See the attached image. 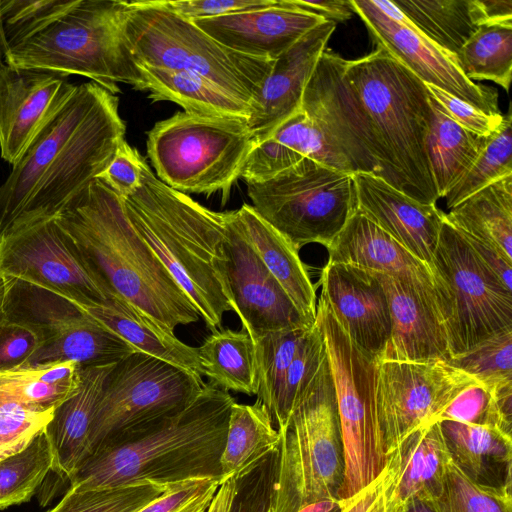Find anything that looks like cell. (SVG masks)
I'll use <instances>...</instances> for the list:
<instances>
[{
  "mask_svg": "<svg viewBox=\"0 0 512 512\" xmlns=\"http://www.w3.org/2000/svg\"><path fill=\"white\" fill-rule=\"evenodd\" d=\"M203 385L202 377L140 351L120 360L108 374L98 400L88 456L152 430L184 410Z\"/></svg>",
  "mask_w": 512,
  "mask_h": 512,
  "instance_id": "obj_11",
  "label": "cell"
},
{
  "mask_svg": "<svg viewBox=\"0 0 512 512\" xmlns=\"http://www.w3.org/2000/svg\"><path fill=\"white\" fill-rule=\"evenodd\" d=\"M450 461L439 422L406 437L387 457L386 512H402L414 498L429 501L437 498Z\"/></svg>",
  "mask_w": 512,
  "mask_h": 512,
  "instance_id": "obj_26",
  "label": "cell"
},
{
  "mask_svg": "<svg viewBox=\"0 0 512 512\" xmlns=\"http://www.w3.org/2000/svg\"><path fill=\"white\" fill-rule=\"evenodd\" d=\"M234 490L235 477H230L223 481L219 485L206 512H229L234 496Z\"/></svg>",
  "mask_w": 512,
  "mask_h": 512,
  "instance_id": "obj_60",
  "label": "cell"
},
{
  "mask_svg": "<svg viewBox=\"0 0 512 512\" xmlns=\"http://www.w3.org/2000/svg\"><path fill=\"white\" fill-rule=\"evenodd\" d=\"M315 320L323 335L337 401L344 453L337 498L344 500L370 484L387 465L376 418L378 359L352 341L322 294Z\"/></svg>",
  "mask_w": 512,
  "mask_h": 512,
  "instance_id": "obj_10",
  "label": "cell"
},
{
  "mask_svg": "<svg viewBox=\"0 0 512 512\" xmlns=\"http://www.w3.org/2000/svg\"><path fill=\"white\" fill-rule=\"evenodd\" d=\"M0 277L72 302L109 299L55 216L15 224L0 236Z\"/></svg>",
  "mask_w": 512,
  "mask_h": 512,
  "instance_id": "obj_16",
  "label": "cell"
},
{
  "mask_svg": "<svg viewBox=\"0 0 512 512\" xmlns=\"http://www.w3.org/2000/svg\"><path fill=\"white\" fill-rule=\"evenodd\" d=\"M512 385L490 392L475 385L461 392L436 422L453 420L500 430L511 436Z\"/></svg>",
  "mask_w": 512,
  "mask_h": 512,
  "instance_id": "obj_43",
  "label": "cell"
},
{
  "mask_svg": "<svg viewBox=\"0 0 512 512\" xmlns=\"http://www.w3.org/2000/svg\"><path fill=\"white\" fill-rule=\"evenodd\" d=\"M292 5L321 16L326 21L344 22L355 14L350 0H288Z\"/></svg>",
  "mask_w": 512,
  "mask_h": 512,
  "instance_id": "obj_58",
  "label": "cell"
},
{
  "mask_svg": "<svg viewBox=\"0 0 512 512\" xmlns=\"http://www.w3.org/2000/svg\"><path fill=\"white\" fill-rule=\"evenodd\" d=\"M245 237L271 275L288 295L301 317L312 326L316 319V290L299 250L244 203L235 210Z\"/></svg>",
  "mask_w": 512,
  "mask_h": 512,
  "instance_id": "obj_29",
  "label": "cell"
},
{
  "mask_svg": "<svg viewBox=\"0 0 512 512\" xmlns=\"http://www.w3.org/2000/svg\"><path fill=\"white\" fill-rule=\"evenodd\" d=\"M80 366L72 361L0 371V406L55 409L77 389Z\"/></svg>",
  "mask_w": 512,
  "mask_h": 512,
  "instance_id": "obj_38",
  "label": "cell"
},
{
  "mask_svg": "<svg viewBox=\"0 0 512 512\" xmlns=\"http://www.w3.org/2000/svg\"><path fill=\"white\" fill-rule=\"evenodd\" d=\"M277 450L235 476V490L229 512H269Z\"/></svg>",
  "mask_w": 512,
  "mask_h": 512,
  "instance_id": "obj_50",
  "label": "cell"
},
{
  "mask_svg": "<svg viewBox=\"0 0 512 512\" xmlns=\"http://www.w3.org/2000/svg\"><path fill=\"white\" fill-rule=\"evenodd\" d=\"M301 109L354 173L372 174L423 204L439 199L426 141L433 110L426 84L377 47L357 60L324 50Z\"/></svg>",
  "mask_w": 512,
  "mask_h": 512,
  "instance_id": "obj_1",
  "label": "cell"
},
{
  "mask_svg": "<svg viewBox=\"0 0 512 512\" xmlns=\"http://www.w3.org/2000/svg\"><path fill=\"white\" fill-rule=\"evenodd\" d=\"M201 374L225 391L256 395L258 377L255 346L244 331H212L197 347Z\"/></svg>",
  "mask_w": 512,
  "mask_h": 512,
  "instance_id": "obj_35",
  "label": "cell"
},
{
  "mask_svg": "<svg viewBox=\"0 0 512 512\" xmlns=\"http://www.w3.org/2000/svg\"><path fill=\"white\" fill-rule=\"evenodd\" d=\"M125 132L116 95L92 81L76 85L0 185V236L56 216L104 172Z\"/></svg>",
  "mask_w": 512,
  "mask_h": 512,
  "instance_id": "obj_2",
  "label": "cell"
},
{
  "mask_svg": "<svg viewBox=\"0 0 512 512\" xmlns=\"http://www.w3.org/2000/svg\"><path fill=\"white\" fill-rule=\"evenodd\" d=\"M247 192L257 213L298 250L310 243L327 248L357 210L353 174L310 158L248 183Z\"/></svg>",
  "mask_w": 512,
  "mask_h": 512,
  "instance_id": "obj_12",
  "label": "cell"
},
{
  "mask_svg": "<svg viewBox=\"0 0 512 512\" xmlns=\"http://www.w3.org/2000/svg\"><path fill=\"white\" fill-rule=\"evenodd\" d=\"M385 477L386 467L376 479L355 495L338 500L339 512H386Z\"/></svg>",
  "mask_w": 512,
  "mask_h": 512,
  "instance_id": "obj_56",
  "label": "cell"
},
{
  "mask_svg": "<svg viewBox=\"0 0 512 512\" xmlns=\"http://www.w3.org/2000/svg\"><path fill=\"white\" fill-rule=\"evenodd\" d=\"M326 249L327 262L354 265L437 290L445 301L449 316L448 294L431 267L358 210Z\"/></svg>",
  "mask_w": 512,
  "mask_h": 512,
  "instance_id": "obj_25",
  "label": "cell"
},
{
  "mask_svg": "<svg viewBox=\"0 0 512 512\" xmlns=\"http://www.w3.org/2000/svg\"><path fill=\"white\" fill-rule=\"evenodd\" d=\"M107 297L133 307L174 334L200 314L159 258L138 235L123 199L94 179L55 216Z\"/></svg>",
  "mask_w": 512,
  "mask_h": 512,
  "instance_id": "obj_3",
  "label": "cell"
},
{
  "mask_svg": "<svg viewBox=\"0 0 512 512\" xmlns=\"http://www.w3.org/2000/svg\"><path fill=\"white\" fill-rule=\"evenodd\" d=\"M40 346L30 326L6 319L0 326V371L24 367Z\"/></svg>",
  "mask_w": 512,
  "mask_h": 512,
  "instance_id": "obj_52",
  "label": "cell"
},
{
  "mask_svg": "<svg viewBox=\"0 0 512 512\" xmlns=\"http://www.w3.org/2000/svg\"><path fill=\"white\" fill-rule=\"evenodd\" d=\"M55 409L0 406V462L24 450L51 421Z\"/></svg>",
  "mask_w": 512,
  "mask_h": 512,
  "instance_id": "obj_49",
  "label": "cell"
},
{
  "mask_svg": "<svg viewBox=\"0 0 512 512\" xmlns=\"http://www.w3.org/2000/svg\"><path fill=\"white\" fill-rule=\"evenodd\" d=\"M309 330L310 328H299L272 332L254 342L258 377L257 400L267 408L272 419L289 366Z\"/></svg>",
  "mask_w": 512,
  "mask_h": 512,
  "instance_id": "obj_40",
  "label": "cell"
},
{
  "mask_svg": "<svg viewBox=\"0 0 512 512\" xmlns=\"http://www.w3.org/2000/svg\"><path fill=\"white\" fill-rule=\"evenodd\" d=\"M324 18L288 0L192 22L222 45L239 53L275 60Z\"/></svg>",
  "mask_w": 512,
  "mask_h": 512,
  "instance_id": "obj_22",
  "label": "cell"
},
{
  "mask_svg": "<svg viewBox=\"0 0 512 512\" xmlns=\"http://www.w3.org/2000/svg\"><path fill=\"white\" fill-rule=\"evenodd\" d=\"M452 462L474 483L512 486V437L500 430L453 420L439 421Z\"/></svg>",
  "mask_w": 512,
  "mask_h": 512,
  "instance_id": "obj_31",
  "label": "cell"
},
{
  "mask_svg": "<svg viewBox=\"0 0 512 512\" xmlns=\"http://www.w3.org/2000/svg\"><path fill=\"white\" fill-rule=\"evenodd\" d=\"M335 28L324 21L274 60L247 121L254 144L301 110L305 87Z\"/></svg>",
  "mask_w": 512,
  "mask_h": 512,
  "instance_id": "obj_23",
  "label": "cell"
},
{
  "mask_svg": "<svg viewBox=\"0 0 512 512\" xmlns=\"http://www.w3.org/2000/svg\"><path fill=\"white\" fill-rule=\"evenodd\" d=\"M3 280L6 319L30 326L40 338L25 366L66 361L81 367L108 365L137 352L68 299L21 280Z\"/></svg>",
  "mask_w": 512,
  "mask_h": 512,
  "instance_id": "obj_13",
  "label": "cell"
},
{
  "mask_svg": "<svg viewBox=\"0 0 512 512\" xmlns=\"http://www.w3.org/2000/svg\"><path fill=\"white\" fill-rule=\"evenodd\" d=\"M68 76L0 67V155L13 165L56 108L72 93Z\"/></svg>",
  "mask_w": 512,
  "mask_h": 512,
  "instance_id": "obj_20",
  "label": "cell"
},
{
  "mask_svg": "<svg viewBox=\"0 0 512 512\" xmlns=\"http://www.w3.org/2000/svg\"><path fill=\"white\" fill-rule=\"evenodd\" d=\"M220 484L206 479L177 485L137 512H206Z\"/></svg>",
  "mask_w": 512,
  "mask_h": 512,
  "instance_id": "obj_51",
  "label": "cell"
},
{
  "mask_svg": "<svg viewBox=\"0 0 512 512\" xmlns=\"http://www.w3.org/2000/svg\"><path fill=\"white\" fill-rule=\"evenodd\" d=\"M445 219L512 262V175L470 195L445 213Z\"/></svg>",
  "mask_w": 512,
  "mask_h": 512,
  "instance_id": "obj_33",
  "label": "cell"
},
{
  "mask_svg": "<svg viewBox=\"0 0 512 512\" xmlns=\"http://www.w3.org/2000/svg\"><path fill=\"white\" fill-rule=\"evenodd\" d=\"M137 65V64H136ZM142 91L153 101H171L184 112L249 120L253 106L200 75L167 68L137 65Z\"/></svg>",
  "mask_w": 512,
  "mask_h": 512,
  "instance_id": "obj_32",
  "label": "cell"
},
{
  "mask_svg": "<svg viewBox=\"0 0 512 512\" xmlns=\"http://www.w3.org/2000/svg\"><path fill=\"white\" fill-rule=\"evenodd\" d=\"M357 210L431 267L444 212L367 173L353 174Z\"/></svg>",
  "mask_w": 512,
  "mask_h": 512,
  "instance_id": "obj_24",
  "label": "cell"
},
{
  "mask_svg": "<svg viewBox=\"0 0 512 512\" xmlns=\"http://www.w3.org/2000/svg\"><path fill=\"white\" fill-rule=\"evenodd\" d=\"M304 158L353 174L347 160L301 109L281 123L268 138L253 145L240 179L246 184L264 182Z\"/></svg>",
  "mask_w": 512,
  "mask_h": 512,
  "instance_id": "obj_27",
  "label": "cell"
},
{
  "mask_svg": "<svg viewBox=\"0 0 512 512\" xmlns=\"http://www.w3.org/2000/svg\"><path fill=\"white\" fill-rule=\"evenodd\" d=\"M72 303L137 351L202 377L197 347L185 344L125 302L110 298Z\"/></svg>",
  "mask_w": 512,
  "mask_h": 512,
  "instance_id": "obj_30",
  "label": "cell"
},
{
  "mask_svg": "<svg viewBox=\"0 0 512 512\" xmlns=\"http://www.w3.org/2000/svg\"><path fill=\"white\" fill-rule=\"evenodd\" d=\"M114 364L80 366L75 392L54 410L44 432L53 453L52 471L70 480L88 456V438L94 412Z\"/></svg>",
  "mask_w": 512,
  "mask_h": 512,
  "instance_id": "obj_28",
  "label": "cell"
},
{
  "mask_svg": "<svg viewBox=\"0 0 512 512\" xmlns=\"http://www.w3.org/2000/svg\"><path fill=\"white\" fill-rule=\"evenodd\" d=\"M431 269L449 297L446 328L452 357L512 328V291L483 265L445 214Z\"/></svg>",
  "mask_w": 512,
  "mask_h": 512,
  "instance_id": "obj_14",
  "label": "cell"
},
{
  "mask_svg": "<svg viewBox=\"0 0 512 512\" xmlns=\"http://www.w3.org/2000/svg\"><path fill=\"white\" fill-rule=\"evenodd\" d=\"M481 385L447 361H378L376 418L386 457L416 430L433 424L464 390Z\"/></svg>",
  "mask_w": 512,
  "mask_h": 512,
  "instance_id": "obj_15",
  "label": "cell"
},
{
  "mask_svg": "<svg viewBox=\"0 0 512 512\" xmlns=\"http://www.w3.org/2000/svg\"><path fill=\"white\" fill-rule=\"evenodd\" d=\"M372 272L385 293L391 325L378 361L449 362L448 310L441 294L400 277Z\"/></svg>",
  "mask_w": 512,
  "mask_h": 512,
  "instance_id": "obj_19",
  "label": "cell"
},
{
  "mask_svg": "<svg viewBox=\"0 0 512 512\" xmlns=\"http://www.w3.org/2000/svg\"><path fill=\"white\" fill-rule=\"evenodd\" d=\"M232 311L253 342L277 331L311 328L244 235L236 211H227L224 242Z\"/></svg>",
  "mask_w": 512,
  "mask_h": 512,
  "instance_id": "obj_18",
  "label": "cell"
},
{
  "mask_svg": "<svg viewBox=\"0 0 512 512\" xmlns=\"http://www.w3.org/2000/svg\"><path fill=\"white\" fill-rule=\"evenodd\" d=\"M170 11L190 21L272 5L275 0H157Z\"/></svg>",
  "mask_w": 512,
  "mask_h": 512,
  "instance_id": "obj_55",
  "label": "cell"
},
{
  "mask_svg": "<svg viewBox=\"0 0 512 512\" xmlns=\"http://www.w3.org/2000/svg\"><path fill=\"white\" fill-rule=\"evenodd\" d=\"M279 441L272 416L260 401L250 405L234 402L220 461L221 483L277 450Z\"/></svg>",
  "mask_w": 512,
  "mask_h": 512,
  "instance_id": "obj_37",
  "label": "cell"
},
{
  "mask_svg": "<svg viewBox=\"0 0 512 512\" xmlns=\"http://www.w3.org/2000/svg\"><path fill=\"white\" fill-rule=\"evenodd\" d=\"M426 87L430 95L439 103L445 114L457 124L476 135L488 136L493 133L502 122V114H485L435 86L426 84Z\"/></svg>",
  "mask_w": 512,
  "mask_h": 512,
  "instance_id": "obj_53",
  "label": "cell"
},
{
  "mask_svg": "<svg viewBox=\"0 0 512 512\" xmlns=\"http://www.w3.org/2000/svg\"><path fill=\"white\" fill-rule=\"evenodd\" d=\"M279 433L269 512H298L321 500H338L344 453L327 354Z\"/></svg>",
  "mask_w": 512,
  "mask_h": 512,
  "instance_id": "obj_6",
  "label": "cell"
},
{
  "mask_svg": "<svg viewBox=\"0 0 512 512\" xmlns=\"http://www.w3.org/2000/svg\"><path fill=\"white\" fill-rule=\"evenodd\" d=\"M76 0H0L2 25L9 50L44 30Z\"/></svg>",
  "mask_w": 512,
  "mask_h": 512,
  "instance_id": "obj_47",
  "label": "cell"
},
{
  "mask_svg": "<svg viewBox=\"0 0 512 512\" xmlns=\"http://www.w3.org/2000/svg\"><path fill=\"white\" fill-rule=\"evenodd\" d=\"M142 161L143 157L139 152L123 140L111 162L98 178L125 198L140 185Z\"/></svg>",
  "mask_w": 512,
  "mask_h": 512,
  "instance_id": "obj_54",
  "label": "cell"
},
{
  "mask_svg": "<svg viewBox=\"0 0 512 512\" xmlns=\"http://www.w3.org/2000/svg\"><path fill=\"white\" fill-rule=\"evenodd\" d=\"M235 402L213 381L181 412L141 436L92 452L70 478L79 490L151 483L220 481L221 456Z\"/></svg>",
  "mask_w": 512,
  "mask_h": 512,
  "instance_id": "obj_4",
  "label": "cell"
},
{
  "mask_svg": "<svg viewBox=\"0 0 512 512\" xmlns=\"http://www.w3.org/2000/svg\"><path fill=\"white\" fill-rule=\"evenodd\" d=\"M175 486L145 483L109 489L70 487L61 501L47 512H137Z\"/></svg>",
  "mask_w": 512,
  "mask_h": 512,
  "instance_id": "obj_45",
  "label": "cell"
},
{
  "mask_svg": "<svg viewBox=\"0 0 512 512\" xmlns=\"http://www.w3.org/2000/svg\"><path fill=\"white\" fill-rule=\"evenodd\" d=\"M402 512H436L431 501L414 498L410 500Z\"/></svg>",
  "mask_w": 512,
  "mask_h": 512,
  "instance_id": "obj_62",
  "label": "cell"
},
{
  "mask_svg": "<svg viewBox=\"0 0 512 512\" xmlns=\"http://www.w3.org/2000/svg\"><path fill=\"white\" fill-rule=\"evenodd\" d=\"M325 354L323 335L315 320L287 371L279 404L273 417L278 431L285 427L300 392L316 372Z\"/></svg>",
  "mask_w": 512,
  "mask_h": 512,
  "instance_id": "obj_48",
  "label": "cell"
},
{
  "mask_svg": "<svg viewBox=\"0 0 512 512\" xmlns=\"http://www.w3.org/2000/svg\"><path fill=\"white\" fill-rule=\"evenodd\" d=\"M123 0H76L44 30L9 50L6 63L65 76L81 75L110 93L119 83L142 91V77L124 37Z\"/></svg>",
  "mask_w": 512,
  "mask_h": 512,
  "instance_id": "obj_7",
  "label": "cell"
},
{
  "mask_svg": "<svg viewBox=\"0 0 512 512\" xmlns=\"http://www.w3.org/2000/svg\"><path fill=\"white\" fill-rule=\"evenodd\" d=\"M254 145L247 120L177 112L147 133L156 177L170 188L229 199Z\"/></svg>",
  "mask_w": 512,
  "mask_h": 512,
  "instance_id": "obj_9",
  "label": "cell"
},
{
  "mask_svg": "<svg viewBox=\"0 0 512 512\" xmlns=\"http://www.w3.org/2000/svg\"><path fill=\"white\" fill-rule=\"evenodd\" d=\"M124 37L137 65L200 75L249 102L253 111L274 62L222 45L157 0L126 1Z\"/></svg>",
  "mask_w": 512,
  "mask_h": 512,
  "instance_id": "obj_8",
  "label": "cell"
},
{
  "mask_svg": "<svg viewBox=\"0 0 512 512\" xmlns=\"http://www.w3.org/2000/svg\"><path fill=\"white\" fill-rule=\"evenodd\" d=\"M321 294L340 326L362 350L379 358L390 335V315L375 274L354 265L327 262Z\"/></svg>",
  "mask_w": 512,
  "mask_h": 512,
  "instance_id": "obj_21",
  "label": "cell"
},
{
  "mask_svg": "<svg viewBox=\"0 0 512 512\" xmlns=\"http://www.w3.org/2000/svg\"><path fill=\"white\" fill-rule=\"evenodd\" d=\"M455 57L469 80H490L508 92L512 79V21L482 24Z\"/></svg>",
  "mask_w": 512,
  "mask_h": 512,
  "instance_id": "obj_39",
  "label": "cell"
},
{
  "mask_svg": "<svg viewBox=\"0 0 512 512\" xmlns=\"http://www.w3.org/2000/svg\"><path fill=\"white\" fill-rule=\"evenodd\" d=\"M494 392L512 385V328L505 329L449 361Z\"/></svg>",
  "mask_w": 512,
  "mask_h": 512,
  "instance_id": "obj_44",
  "label": "cell"
},
{
  "mask_svg": "<svg viewBox=\"0 0 512 512\" xmlns=\"http://www.w3.org/2000/svg\"><path fill=\"white\" fill-rule=\"evenodd\" d=\"M138 235L215 331L232 311L224 242L226 212L212 211L160 181L145 159L141 182L122 198Z\"/></svg>",
  "mask_w": 512,
  "mask_h": 512,
  "instance_id": "obj_5",
  "label": "cell"
},
{
  "mask_svg": "<svg viewBox=\"0 0 512 512\" xmlns=\"http://www.w3.org/2000/svg\"><path fill=\"white\" fill-rule=\"evenodd\" d=\"M5 283L2 277H0V326L6 320L5 315Z\"/></svg>",
  "mask_w": 512,
  "mask_h": 512,
  "instance_id": "obj_64",
  "label": "cell"
},
{
  "mask_svg": "<svg viewBox=\"0 0 512 512\" xmlns=\"http://www.w3.org/2000/svg\"><path fill=\"white\" fill-rule=\"evenodd\" d=\"M338 508V500H321L300 509L298 512H332Z\"/></svg>",
  "mask_w": 512,
  "mask_h": 512,
  "instance_id": "obj_61",
  "label": "cell"
},
{
  "mask_svg": "<svg viewBox=\"0 0 512 512\" xmlns=\"http://www.w3.org/2000/svg\"><path fill=\"white\" fill-rule=\"evenodd\" d=\"M52 467L53 453L43 430L24 450L0 462V509L29 501Z\"/></svg>",
  "mask_w": 512,
  "mask_h": 512,
  "instance_id": "obj_41",
  "label": "cell"
},
{
  "mask_svg": "<svg viewBox=\"0 0 512 512\" xmlns=\"http://www.w3.org/2000/svg\"><path fill=\"white\" fill-rule=\"evenodd\" d=\"M512 175V117L503 115L500 126L486 137L477 159L460 180L445 194L450 210L489 184Z\"/></svg>",
  "mask_w": 512,
  "mask_h": 512,
  "instance_id": "obj_42",
  "label": "cell"
},
{
  "mask_svg": "<svg viewBox=\"0 0 512 512\" xmlns=\"http://www.w3.org/2000/svg\"><path fill=\"white\" fill-rule=\"evenodd\" d=\"M350 1L377 47L425 84L435 86L485 114H501L497 90L466 78L456 57L413 26L392 1Z\"/></svg>",
  "mask_w": 512,
  "mask_h": 512,
  "instance_id": "obj_17",
  "label": "cell"
},
{
  "mask_svg": "<svg viewBox=\"0 0 512 512\" xmlns=\"http://www.w3.org/2000/svg\"><path fill=\"white\" fill-rule=\"evenodd\" d=\"M433 118L426 148L439 198L469 170L487 136L476 135L453 121L430 95Z\"/></svg>",
  "mask_w": 512,
  "mask_h": 512,
  "instance_id": "obj_36",
  "label": "cell"
},
{
  "mask_svg": "<svg viewBox=\"0 0 512 512\" xmlns=\"http://www.w3.org/2000/svg\"><path fill=\"white\" fill-rule=\"evenodd\" d=\"M407 19L444 51L456 55L484 23L479 0H393Z\"/></svg>",
  "mask_w": 512,
  "mask_h": 512,
  "instance_id": "obj_34",
  "label": "cell"
},
{
  "mask_svg": "<svg viewBox=\"0 0 512 512\" xmlns=\"http://www.w3.org/2000/svg\"><path fill=\"white\" fill-rule=\"evenodd\" d=\"M9 53V47L5 38L2 18H1V8H0V67L4 65L7 61V56Z\"/></svg>",
  "mask_w": 512,
  "mask_h": 512,
  "instance_id": "obj_63",
  "label": "cell"
},
{
  "mask_svg": "<svg viewBox=\"0 0 512 512\" xmlns=\"http://www.w3.org/2000/svg\"><path fill=\"white\" fill-rule=\"evenodd\" d=\"M486 23L512 21V0H479Z\"/></svg>",
  "mask_w": 512,
  "mask_h": 512,
  "instance_id": "obj_59",
  "label": "cell"
},
{
  "mask_svg": "<svg viewBox=\"0 0 512 512\" xmlns=\"http://www.w3.org/2000/svg\"><path fill=\"white\" fill-rule=\"evenodd\" d=\"M462 234L483 265L488 268L508 290L512 291V262L507 260L492 246L472 236Z\"/></svg>",
  "mask_w": 512,
  "mask_h": 512,
  "instance_id": "obj_57",
  "label": "cell"
},
{
  "mask_svg": "<svg viewBox=\"0 0 512 512\" xmlns=\"http://www.w3.org/2000/svg\"><path fill=\"white\" fill-rule=\"evenodd\" d=\"M512 486L493 488L474 483L450 461L436 512H512Z\"/></svg>",
  "mask_w": 512,
  "mask_h": 512,
  "instance_id": "obj_46",
  "label": "cell"
}]
</instances>
